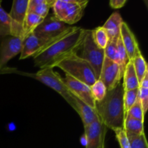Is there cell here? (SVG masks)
Instances as JSON below:
<instances>
[{
  "instance_id": "obj_1",
  "label": "cell",
  "mask_w": 148,
  "mask_h": 148,
  "mask_svg": "<svg viewBox=\"0 0 148 148\" xmlns=\"http://www.w3.org/2000/svg\"><path fill=\"white\" fill-rule=\"evenodd\" d=\"M86 29L69 27L60 36L51 42L46 48L33 56L35 66L40 69L54 68L64 58L77 53L82 49Z\"/></svg>"
},
{
  "instance_id": "obj_2",
  "label": "cell",
  "mask_w": 148,
  "mask_h": 148,
  "mask_svg": "<svg viewBox=\"0 0 148 148\" xmlns=\"http://www.w3.org/2000/svg\"><path fill=\"white\" fill-rule=\"evenodd\" d=\"M124 89L121 83L114 89L107 90L102 101L95 102V110L100 120L108 129L113 131L123 129L124 122Z\"/></svg>"
},
{
  "instance_id": "obj_3",
  "label": "cell",
  "mask_w": 148,
  "mask_h": 148,
  "mask_svg": "<svg viewBox=\"0 0 148 148\" xmlns=\"http://www.w3.org/2000/svg\"><path fill=\"white\" fill-rule=\"evenodd\" d=\"M17 74V75H23V76L29 77L34 78L37 80L40 81L46 86L49 87L53 90L57 92L61 96L63 97L64 99L70 105V106L74 110L77 111L76 104L74 99L73 95H72L66 85L64 84L62 81V77H61L59 73L53 71V68L47 67L40 69L38 72L36 73H30V72H25L19 71L16 68L6 67L0 70V74Z\"/></svg>"
},
{
  "instance_id": "obj_4",
  "label": "cell",
  "mask_w": 148,
  "mask_h": 148,
  "mask_svg": "<svg viewBox=\"0 0 148 148\" xmlns=\"http://www.w3.org/2000/svg\"><path fill=\"white\" fill-rule=\"evenodd\" d=\"M54 67H59L66 75L92 86L97 80L94 71L85 60L74 53L58 62Z\"/></svg>"
},
{
  "instance_id": "obj_5",
  "label": "cell",
  "mask_w": 148,
  "mask_h": 148,
  "mask_svg": "<svg viewBox=\"0 0 148 148\" xmlns=\"http://www.w3.org/2000/svg\"><path fill=\"white\" fill-rule=\"evenodd\" d=\"M88 4L85 0H55L53 15L65 24H75L82 18Z\"/></svg>"
},
{
  "instance_id": "obj_6",
  "label": "cell",
  "mask_w": 148,
  "mask_h": 148,
  "mask_svg": "<svg viewBox=\"0 0 148 148\" xmlns=\"http://www.w3.org/2000/svg\"><path fill=\"white\" fill-rule=\"evenodd\" d=\"M82 51L80 57L86 61L92 68L96 79H99L105 53L103 49L97 46L92 38V30H87L82 46Z\"/></svg>"
},
{
  "instance_id": "obj_7",
  "label": "cell",
  "mask_w": 148,
  "mask_h": 148,
  "mask_svg": "<svg viewBox=\"0 0 148 148\" xmlns=\"http://www.w3.org/2000/svg\"><path fill=\"white\" fill-rule=\"evenodd\" d=\"M68 28L69 26L65 23L57 20L53 15H50L43 19L33 33L42 38L53 39L64 33Z\"/></svg>"
},
{
  "instance_id": "obj_8",
  "label": "cell",
  "mask_w": 148,
  "mask_h": 148,
  "mask_svg": "<svg viewBox=\"0 0 148 148\" xmlns=\"http://www.w3.org/2000/svg\"><path fill=\"white\" fill-rule=\"evenodd\" d=\"M85 148H105V140L108 128L101 120L84 127Z\"/></svg>"
},
{
  "instance_id": "obj_9",
  "label": "cell",
  "mask_w": 148,
  "mask_h": 148,
  "mask_svg": "<svg viewBox=\"0 0 148 148\" xmlns=\"http://www.w3.org/2000/svg\"><path fill=\"white\" fill-rule=\"evenodd\" d=\"M23 41L21 38L12 36L0 40V70L7 67L9 61L21 53Z\"/></svg>"
},
{
  "instance_id": "obj_10",
  "label": "cell",
  "mask_w": 148,
  "mask_h": 148,
  "mask_svg": "<svg viewBox=\"0 0 148 148\" xmlns=\"http://www.w3.org/2000/svg\"><path fill=\"white\" fill-rule=\"evenodd\" d=\"M29 0L13 1L11 12L9 13L12 20L11 36L23 38V25L27 13Z\"/></svg>"
},
{
  "instance_id": "obj_11",
  "label": "cell",
  "mask_w": 148,
  "mask_h": 148,
  "mask_svg": "<svg viewBox=\"0 0 148 148\" xmlns=\"http://www.w3.org/2000/svg\"><path fill=\"white\" fill-rule=\"evenodd\" d=\"M62 81L74 96L95 109V101L92 97L90 87L68 75H66L64 78H62Z\"/></svg>"
},
{
  "instance_id": "obj_12",
  "label": "cell",
  "mask_w": 148,
  "mask_h": 148,
  "mask_svg": "<svg viewBox=\"0 0 148 148\" xmlns=\"http://www.w3.org/2000/svg\"><path fill=\"white\" fill-rule=\"evenodd\" d=\"M121 78L122 75L118 64L108 58H104L98 79L103 82L107 90L114 89L119 85Z\"/></svg>"
},
{
  "instance_id": "obj_13",
  "label": "cell",
  "mask_w": 148,
  "mask_h": 148,
  "mask_svg": "<svg viewBox=\"0 0 148 148\" xmlns=\"http://www.w3.org/2000/svg\"><path fill=\"white\" fill-rule=\"evenodd\" d=\"M56 38L53 39L42 38L36 36L34 33H30L27 37L25 38L24 40H23L20 59L21 60V59L33 57L34 55L40 51L42 49L46 48L51 42L55 40Z\"/></svg>"
},
{
  "instance_id": "obj_14",
  "label": "cell",
  "mask_w": 148,
  "mask_h": 148,
  "mask_svg": "<svg viewBox=\"0 0 148 148\" xmlns=\"http://www.w3.org/2000/svg\"><path fill=\"white\" fill-rule=\"evenodd\" d=\"M120 38L124 49L127 51L130 61L132 60L136 51L139 49V44L134 36V33L128 26V25L123 22L120 27Z\"/></svg>"
},
{
  "instance_id": "obj_15",
  "label": "cell",
  "mask_w": 148,
  "mask_h": 148,
  "mask_svg": "<svg viewBox=\"0 0 148 148\" xmlns=\"http://www.w3.org/2000/svg\"><path fill=\"white\" fill-rule=\"evenodd\" d=\"M73 97L75 101V104H76L77 113L81 117L84 127L90 125L92 123L100 120L99 116H98L96 110L90 107L89 106L85 104V103L81 101L80 100H79L74 95Z\"/></svg>"
},
{
  "instance_id": "obj_16",
  "label": "cell",
  "mask_w": 148,
  "mask_h": 148,
  "mask_svg": "<svg viewBox=\"0 0 148 148\" xmlns=\"http://www.w3.org/2000/svg\"><path fill=\"white\" fill-rule=\"evenodd\" d=\"M55 0H29L27 13H33L42 18H46Z\"/></svg>"
},
{
  "instance_id": "obj_17",
  "label": "cell",
  "mask_w": 148,
  "mask_h": 148,
  "mask_svg": "<svg viewBox=\"0 0 148 148\" xmlns=\"http://www.w3.org/2000/svg\"><path fill=\"white\" fill-rule=\"evenodd\" d=\"M123 19L119 12H114L102 26L108 34L109 40L119 36L120 27L123 23Z\"/></svg>"
},
{
  "instance_id": "obj_18",
  "label": "cell",
  "mask_w": 148,
  "mask_h": 148,
  "mask_svg": "<svg viewBox=\"0 0 148 148\" xmlns=\"http://www.w3.org/2000/svg\"><path fill=\"white\" fill-rule=\"evenodd\" d=\"M123 79L124 81H123L122 87L124 91L138 89L140 88V82L136 75L132 61H130L126 66L123 75Z\"/></svg>"
},
{
  "instance_id": "obj_19",
  "label": "cell",
  "mask_w": 148,
  "mask_h": 148,
  "mask_svg": "<svg viewBox=\"0 0 148 148\" xmlns=\"http://www.w3.org/2000/svg\"><path fill=\"white\" fill-rule=\"evenodd\" d=\"M123 130L127 137L140 136L144 134V121L127 117L124 120Z\"/></svg>"
},
{
  "instance_id": "obj_20",
  "label": "cell",
  "mask_w": 148,
  "mask_h": 148,
  "mask_svg": "<svg viewBox=\"0 0 148 148\" xmlns=\"http://www.w3.org/2000/svg\"><path fill=\"white\" fill-rule=\"evenodd\" d=\"M134 66L136 75L138 78L139 82H141L142 79L145 77V74L148 72L147 65L144 56H143L140 48L136 51V53L133 57L132 60H131Z\"/></svg>"
},
{
  "instance_id": "obj_21",
  "label": "cell",
  "mask_w": 148,
  "mask_h": 148,
  "mask_svg": "<svg viewBox=\"0 0 148 148\" xmlns=\"http://www.w3.org/2000/svg\"><path fill=\"white\" fill-rule=\"evenodd\" d=\"M43 18L33 14L27 13L23 25V40L30 33H33L35 29L42 23Z\"/></svg>"
},
{
  "instance_id": "obj_22",
  "label": "cell",
  "mask_w": 148,
  "mask_h": 148,
  "mask_svg": "<svg viewBox=\"0 0 148 148\" xmlns=\"http://www.w3.org/2000/svg\"><path fill=\"white\" fill-rule=\"evenodd\" d=\"M12 20L9 13L0 7V40L11 36Z\"/></svg>"
},
{
  "instance_id": "obj_23",
  "label": "cell",
  "mask_w": 148,
  "mask_h": 148,
  "mask_svg": "<svg viewBox=\"0 0 148 148\" xmlns=\"http://www.w3.org/2000/svg\"><path fill=\"white\" fill-rule=\"evenodd\" d=\"M129 62H130V59H129L128 56H127V51H126L125 49L123 46V43L121 42L119 35V37L118 38V40H117V55L116 62L119 66L120 70H121V75H122V77L124 72V69H125L126 66H127Z\"/></svg>"
},
{
  "instance_id": "obj_24",
  "label": "cell",
  "mask_w": 148,
  "mask_h": 148,
  "mask_svg": "<svg viewBox=\"0 0 148 148\" xmlns=\"http://www.w3.org/2000/svg\"><path fill=\"white\" fill-rule=\"evenodd\" d=\"M92 38L98 48L105 49L109 41V38L106 31L103 27H98L92 30Z\"/></svg>"
},
{
  "instance_id": "obj_25",
  "label": "cell",
  "mask_w": 148,
  "mask_h": 148,
  "mask_svg": "<svg viewBox=\"0 0 148 148\" xmlns=\"http://www.w3.org/2000/svg\"><path fill=\"white\" fill-rule=\"evenodd\" d=\"M138 89L124 91L123 103H124V119H125L126 116H127V114L129 111V110L134 105L137 98H138Z\"/></svg>"
},
{
  "instance_id": "obj_26",
  "label": "cell",
  "mask_w": 148,
  "mask_h": 148,
  "mask_svg": "<svg viewBox=\"0 0 148 148\" xmlns=\"http://www.w3.org/2000/svg\"><path fill=\"white\" fill-rule=\"evenodd\" d=\"M90 90L95 102H99L102 101L106 95V87L105 86L103 82L100 79H97L95 83L92 86H90Z\"/></svg>"
},
{
  "instance_id": "obj_27",
  "label": "cell",
  "mask_w": 148,
  "mask_h": 148,
  "mask_svg": "<svg viewBox=\"0 0 148 148\" xmlns=\"http://www.w3.org/2000/svg\"><path fill=\"white\" fill-rule=\"evenodd\" d=\"M145 115V114L144 111H143L141 103H140V101H139V99L137 98V101H136V103H134V105L129 110L128 112H127L126 118H127V117H130V118L134 119H137L140 120V121H144Z\"/></svg>"
},
{
  "instance_id": "obj_28",
  "label": "cell",
  "mask_w": 148,
  "mask_h": 148,
  "mask_svg": "<svg viewBox=\"0 0 148 148\" xmlns=\"http://www.w3.org/2000/svg\"><path fill=\"white\" fill-rule=\"evenodd\" d=\"M118 38L109 40L106 47L104 49L105 57L108 58V59H111L112 61H114V62L116 61L117 40H118Z\"/></svg>"
},
{
  "instance_id": "obj_29",
  "label": "cell",
  "mask_w": 148,
  "mask_h": 148,
  "mask_svg": "<svg viewBox=\"0 0 148 148\" xmlns=\"http://www.w3.org/2000/svg\"><path fill=\"white\" fill-rule=\"evenodd\" d=\"M130 141L131 148H148V145L145 135L144 134L140 136L127 137Z\"/></svg>"
},
{
  "instance_id": "obj_30",
  "label": "cell",
  "mask_w": 148,
  "mask_h": 148,
  "mask_svg": "<svg viewBox=\"0 0 148 148\" xmlns=\"http://www.w3.org/2000/svg\"><path fill=\"white\" fill-rule=\"evenodd\" d=\"M116 137L121 148H131L130 143L123 129H116L114 130Z\"/></svg>"
},
{
  "instance_id": "obj_31",
  "label": "cell",
  "mask_w": 148,
  "mask_h": 148,
  "mask_svg": "<svg viewBox=\"0 0 148 148\" xmlns=\"http://www.w3.org/2000/svg\"><path fill=\"white\" fill-rule=\"evenodd\" d=\"M138 99L141 103L143 111L145 114L148 108V88H139Z\"/></svg>"
},
{
  "instance_id": "obj_32",
  "label": "cell",
  "mask_w": 148,
  "mask_h": 148,
  "mask_svg": "<svg viewBox=\"0 0 148 148\" xmlns=\"http://www.w3.org/2000/svg\"><path fill=\"white\" fill-rule=\"evenodd\" d=\"M127 3V0H111L109 4L111 8L120 9L124 7Z\"/></svg>"
},
{
  "instance_id": "obj_33",
  "label": "cell",
  "mask_w": 148,
  "mask_h": 148,
  "mask_svg": "<svg viewBox=\"0 0 148 148\" xmlns=\"http://www.w3.org/2000/svg\"><path fill=\"white\" fill-rule=\"evenodd\" d=\"M140 87H141V88H148V72L145 74L143 79L140 82Z\"/></svg>"
},
{
  "instance_id": "obj_34",
  "label": "cell",
  "mask_w": 148,
  "mask_h": 148,
  "mask_svg": "<svg viewBox=\"0 0 148 148\" xmlns=\"http://www.w3.org/2000/svg\"><path fill=\"white\" fill-rule=\"evenodd\" d=\"M1 1H0V7H1Z\"/></svg>"
}]
</instances>
